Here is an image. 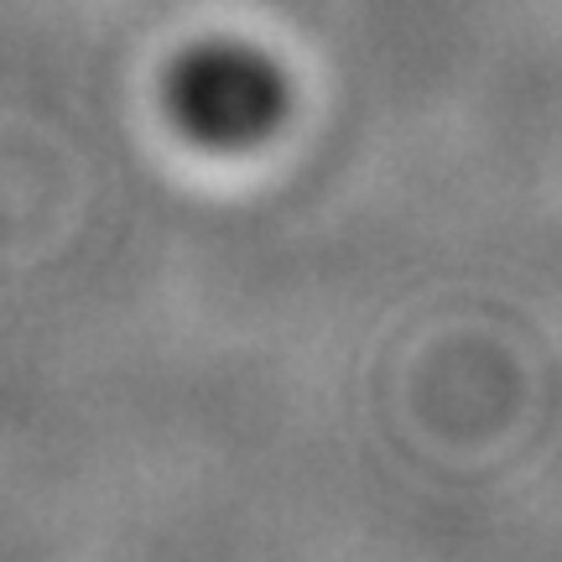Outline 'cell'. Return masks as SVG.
Here are the masks:
<instances>
[{"mask_svg": "<svg viewBox=\"0 0 562 562\" xmlns=\"http://www.w3.org/2000/svg\"><path fill=\"white\" fill-rule=\"evenodd\" d=\"M161 110L199 151H256L286 121L292 83L256 42L199 37L167 63Z\"/></svg>", "mask_w": 562, "mask_h": 562, "instance_id": "obj_1", "label": "cell"}]
</instances>
